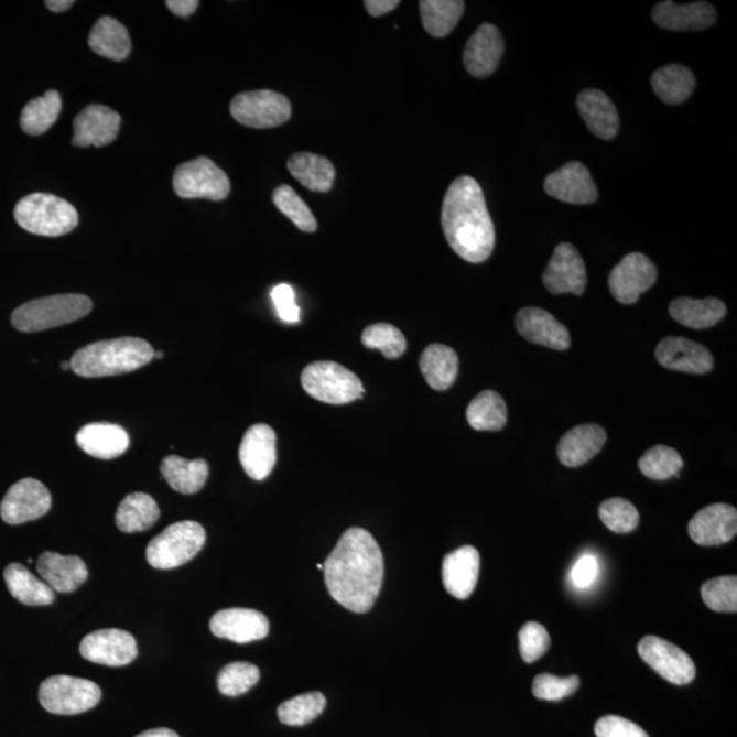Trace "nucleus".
<instances>
[{"mask_svg":"<svg viewBox=\"0 0 737 737\" xmlns=\"http://www.w3.org/2000/svg\"><path fill=\"white\" fill-rule=\"evenodd\" d=\"M324 573L336 603L354 614H367L381 592L384 557L369 531L351 528L325 560Z\"/></svg>","mask_w":737,"mask_h":737,"instance_id":"nucleus-1","label":"nucleus"},{"mask_svg":"<svg viewBox=\"0 0 737 737\" xmlns=\"http://www.w3.org/2000/svg\"><path fill=\"white\" fill-rule=\"evenodd\" d=\"M442 226L451 249L460 259L479 264L495 249L496 234L481 186L470 176L455 180L445 193Z\"/></svg>","mask_w":737,"mask_h":737,"instance_id":"nucleus-2","label":"nucleus"},{"mask_svg":"<svg viewBox=\"0 0 737 737\" xmlns=\"http://www.w3.org/2000/svg\"><path fill=\"white\" fill-rule=\"evenodd\" d=\"M154 359L150 343L139 338H119L93 343L78 350L71 359L74 373L85 379H97L130 373Z\"/></svg>","mask_w":737,"mask_h":737,"instance_id":"nucleus-3","label":"nucleus"},{"mask_svg":"<svg viewBox=\"0 0 737 737\" xmlns=\"http://www.w3.org/2000/svg\"><path fill=\"white\" fill-rule=\"evenodd\" d=\"M94 304L82 294H61L33 300L17 307L11 324L21 333H42L88 316Z\"/></svg>","mask_w":737,"mask_h":737,"instance_id":"nucleus-4","label":"nucleus"},{"mask_svg":"<svg viewBox=\"0 0 737 737\" xmlns=\"http://www.w3.org/2000/svg\"><path fill=\"white\" fill-rule=\"evenodd\" d=\"M20 227L40 237H62L78 225V213L71 203L54 194L33 193L15 205Z\"/></svg>","mask_w":737,"mask_h":737,"instance_id":"nucleus-5","label":"nucleus"},{"mask_svg":"<svg viewBox=\"0 0 737 737\" xmlns=\"http://www.w3.org/2000/svg\"><path fill=\"white\" fill-rule=\"evenodd\" d=\"M207 534L192 521L169 525L147 546V560L153 568L173 570L191 562L203 550Z\"/></svg>","mask_w":737,"mask_h":737,"instance_id":"nucleus-6","label":"nucleus"},{"mask_svg":"<svg viewBox=\"0 0 737 737\" xmlns=\"http://www.w3.org/2000/svg\"><path fill=\"white\" fill-rule=\"evenodd\" d=\"M302 387L308 395L327 404H347L362 399L365 388L357 375L342 365L318 361L307 365L301 375Z\"/></svg>","mask_w":737,"mask_h":737,"instance_id":"nucleus-7","label":"nucleus"},{"mask_svg":"<svg viewBox=\"0 0 737 737\" xmlns=\"http://www.w3.org/2000/svg\"><path fill=\"white\" fill-rule=\"evenodd\" d=\"M39 700L50 713L73 716L99 704L101 690L90 680L59 675L44 680L40 685Z\"/></svg>","mask_w":737,"mask_h":737,"instance_id":"nucleus-8","label":"nucleus"},{"mask_svg":"<svg viewBox=\"0 0 737 737\" xmlns=\"http://www.w3.org/2000/svg\"><path fill=\"white\" fill-rule=\"evenodd\" d=\"M173 185L181 198H207L210 202H221L231 191L225 171L208 158L181 164L175 170Z\"/></svg>","mask_w":737,"mask_h":737,"instance_id":"nucleus-9","label":"nucleus"},{"mask_svg":"<svg viewBox=\"0 0 737 737\" xmlns=\"http://www.w3.org/2000/svg\"><path fill=\"white\" fill-rule=\"evenodd\" d=\"M231 116L237 122L251 129H272L291 118L288 97L273 90H253L234 97Z\"/></svg>","mask_w":737,"mask_h":737,"instance_id":"nucleus-10","label":"nucleus"},{"mask_svg":"<svg viewBox=\"0 0 737 737\" xmlns=\"http://www.w3.org/2000/svg\"><path fill=\"white\" fill-rule=\"evenodd\" d=\"M638 653L651 670L672 684H690L696 676V668L691 657L665 639L644 637L638 643Z\"/></svg>","mask_w":737,"mask_h":737,"instance_id":"nucleus-11","label":"nucleus"},{"mask_svg":"<svg viewBox=\"0 0 737 737\" xmlns=\"http://www.w3.org/2000/svg\"><path fill=\"white\" fill-rule=\"evenodd\" d=\"M657 280L654 262L642 253L627 254L609 275L610 294L622 305H632Z\"/></svg>","mask_w":737,"mask_h":737,"instance_id":"nucleus-12","label":"nucleus"},{"mask_svg":"<svg viewBox=\"0 0 737 737\" xmlns=\"http://www.w3.org/2000/svg\"><path fill=\"white\" fill-rule=\"evenodd\" d=\"M53 500L45 485L37 479L25 478L6 494L0 505V517L9 524L36 521L50 511Z\"/></svg>","mask_w":737,"mask_h":737,"instance_id":"nucleus-13","label":"nucleus"},{"mask_svg":"<svg viewBox=\"0 0 737 737\" xmlns=\"http://www.w3.org/2000/svg\"><path fill=\"white\" fill-rule=\"evenodd\" d=\"M542 282L554 295H584L587 273L584 259L574 245L560 243L548 262Z\"/></svg>","mask_w":737,"mask_h":737,"instance_id":"nucleus-14","label":"nucleus"},{"mask_svg":"<svg viewBox=\"0 0 737 737\" xmlns=\"http://www.w3.org/2000/svg\"><path fill=\"white\" fill-rule=\"evenodd\" d=\"M85 660L106 666H124L139 654L137 642L130 632L107 628L88 633L79 644Z\"/></svg>","mask_w":737,"mask_h":737,"instance_id":"nucleus-15","label":"nucleus"},{"mask_svg":"<svg viewBox=\"0 0 737 737\" xmlns=\"http://www.w3.org/2000/svg\"><path fill=\"white\" fill-rule=\"evenodd\" d=\"M545 192L559 202L590 205L597 202L598 191L585 164L570 162L546 176Z\"/></svg>","mask_w":737,"mask_h":737,"instance_id":"nucleus-16","label":"nucleus"},{"mask_svg":"<svg viewBox=\"0 0 737 737\" xmlns=\"http://www.w3.org/2000/svg\"><path fill=\"white\" fill-rule=\"evenodd\" d=\"M214 636L236 643L261 641L270 632L267 616L254 609H223L209 622Z\"/></svg>","mask_w":737,"mask_h":737,"instance_id":"nucleus-17","label":"nucleus"},{"mask_svg":"<svg viewBox=\"0 0 737 737\" xmlns=\"http://www.w3.org/2000/svg\"><path fill=\"white\" fill-rule=\"evenodd\" d=\"M277 459L275 431L265 424L249 427L239 447V460L245 473L256 481H262L272 473Z\"/></svg>","mask_w":737,"mask_h":737,"instance_id":"nucleus-18","label":"nucleus"},{"mask_svg":"<svg viewBox=\"0 0 737 737\" xmlns=\"http://www.w3.org/2000/svg\"><path fill=\"white\" fill-rule=\"evenodd\" d=\"M736 533V508L723 502L704 508L689 523L691 540L701 546L727 544L735 539Z\"/></svg>","mask_w":737,"mask_h":737,"instance_id":"nucleus-19","label":"nucleus"},{"mask_svg":"<svg viewBox=\"0 0 737 737\" xmlns=\"http://www.w3.org/2000/svg\"><path fill=\"white\" fill-rule=\"evenodd\" d=\"M655 358L661 367L690 375L708 373L714 365L712 353L705 346L676 336H670L659 343Z\"/></svg>","mask_w":737,"mask_h":737,"instance_id":"nucleus-20","label":"nucleus"},{"mask_svg":"<svg viewBox=\"0 0 737 737\" xmlns=\"http://www.w3.org/2000/svg\"><path fill=\"white\" fill-rule=\"evenodd\" d=\"M121 116L106 106H88L74 119L73 145L105 147L116 141Z\"/></svg>","mask_w":737,"mask_h":737,"instance_id":"nucleus-21","label":"nucleus"},{"mask_svg":"<svg viewBox=\"0 0 737 737\" xmlns=\"http://www.w3.org/2000/svg\"><path fill=\"white\" fill-rule=\"evenodd\" d=\"M505 54V40L495 25L484 24L468 39L463 51V63L473 77L485 78L499 67Z\"/></svg>","mask_w":737,"mask_h":737,"instance_id":"nucleus-22","label":"nucleus"},{"mask_svg":"<svg viewBox=\"0 0 737 737\" xmlns=\"http://www.w3.org/2000/svg\"><path fill=\"white\" fill-rule=\"evenodd\" d=\"M516 324L518 333L534 345L557 351L567 350L571 346L568 329L544 308H521L517 314Z\"/></svg>","mask_w":737,"mask_h":737,"instance_id":"nucleus-23","label":"nucleus"},{"mask_svg":"<svg viewBox=\"0 0 737 737\" xmlns=\"http://www.w3.org/2000/svg\"><path fill=\"white\" fill-rule=\"evenodd\" d=\"M716 9L706 2L676 4L666 0L653 9L655 24L666 31H705L716 22Z\"/></svg>","mask_w":737,"mask_h":737,"instance_id":"nucleus-24","label":"nucleus"},{"mask_svg":"<svg viewBox=\"0 0 737 737\" xmlns=\"http://www.w3.org/2000/svg\"><path fill=\"white\" fill-rule=\"evenodd\" d=\"M481 557L476 548L466 545L447 554L443 562V584L451 596L467 599L477 586Z\"/></svg>","mask_w":737,"mask_h":737,"instance_id":"nucleus-25","label":"nucleus"},{"mask_svg":"<svg viewBox=\"0 0 737 737\" xmlns=\"http://www.w3.org/2000/svg\"><path fill=\"white\" fill-rule=\"evenodd\" d=\"M37 573L54 592L72 593L88 578V568L78 556L44 552L37 560Z\"/></svg>","mask_w":737,"mask_h":737,"instance_id":"nucleus-26","label":"nucleus"},{"mask_svg":"<svg viewBox=\"0 0 737 737\" xmlns=\"http://www.w3.org/2000/svg\"><path fill=\"white\" fill-rule=\"evenodd\" d=\"M608 434L604 427L596 424H585L574 427L564 434L557 444L559 460L567 467L584 466L594 456L601 453Z\"/></svg>","mask_w":737,"mask_h":737,"instance_id":"nucleus-27","label":"nucleus"},{"mask_svg":"<svg viewBox=\"0 0 737 737\" xmlns=\"http://www.w3.org/2000/svg\"><path fill=\"white\" fill-rule=\"evenodd\" d=\"M78 447L97 459H116L129 448V434L122 426L96 422L77 433Z\"/></svg>","mask_w":737,"mask_h":737,"instance_id":"nucleus-28","label":"nucleus"},{"mask_svg":"<svg viewBox=\"0 0 737 737\" xmlns=\"http://www.w3.org/2000/svg\"><path fill=\"white\" fill-rule=\"evenodd\" d=\"M576 106L588 130L598 139L613 140L619 133L620 119L613 100L597 89L579 94Z\"/></svg>","mask_w":737,"mask_h":737,"instance_id":"nucleus-29","label":"nucleus"},{"mask_svg":"<svg viewBox=\"0 0 737 737\" xmlns=\"http://www.w3.org/2000/svg\"><path fill=\"white\" fill-rule=\"evenodd\" d=\"M421 373L434 391H447L459 373L458 354L448 346H427L420 358Z\"/></svg>","mask_w":737,"mask_h":737,"instance_id":"nucleus-30","label":"nucleus"},{"mask_svg":"<svg viewBox=\"0 0 737 737\" xmlns=\"http://www.w3.org/2000/svg\"><path fill=\"white\" fill-rule=\"evenodd\" d=\"M4 582L11 596L28 607H44L54 603L55 592L36 578L25 565L13 563L4 570Z\"/></svg>","mask_w":737,"mask_h":737,"instance_id":"nucleus-31","label":"nucleus"},{"mask_svg":"<svg viewBox=\"0 0 737 737\" xmlns=\"http://www.w3.org/2000/svg\"><path fill=\"white\" fill-rule=\"evenodd\" d=\"M670 314L684 327L706 329L722 322L727 314V306L716 299L693 300L682 296L671 302Z\"/></svg>","mask_w":737,"mask_h":737,"instance_id":"nucleus-32","label":"nucleus"},{"mask_svg":"<svg viewBox=\"0 0 737 737\" xmlns=\"http://www.w3.org/2000/svg\"><path fill=\"white\" fill-rule=\"evenodd\" d=\"M288 167L290 174L311 192L327 193L334 186V164L318 154L295 153L289 159Z\"/></svg>","mask_w":737,"mask_h":737,"instance_id":"nucleus-33","label":"nucleus"},{"mask_svg":"<svg viewBox=\"0 0 737 737\" xmlns=\"http://www.w3.org/2000/svg\"><path fill=\"white\" fill-rule=\"evenodd\" d=\"M160 472L171 488L182 495H194L207 483L209 466L204 459L186 460L181 456L170 455L162 462Z\"/></svg>","mask_w":737,"mask_h":737,"instance_id":"nucleus-34","label":"nucleus"},{"mask_svg":"<svg viewBox=\"0 0 737 737\" xmlns=\"http://www.w3.org/2000/svg\"><path fill=\"white\" fill-rule=\"evenodd\" d=\"M89 47L102 58L124 61L131 51L129 32L112 17H101L90 31Z\"/></svg>","mask_w":737,"mask_h":737,"instance_id":"nucleus-35","label":"nucleus"},{"mask_svg":"<svg viewBox=\"0 0 737 737\" xmlns=\"http://www.w3.org/2000/svg\"><path fill=\"white\" fill-rule=\"evenodd\" d=\"M160 510L153 497L147 494L126 496L118 507L116 522L123 533H140L150 530L159 521Z\"/></svg>","mask_w":737,"mask_h":737,"instance_id":"nucleus-36","label":"nucleus"},{"mask_svg":"<svg viewBox=\"0 0 737 737\" xmlns=\"http://www.w3.org/2000/svg\"><path fill=\"white\" fill-rule=\"evenodd\" d=\"M695 84L693 72L676 63L659 68L651 77L655 95L670 106L682 105L694 93Z\"/></svg>","mask_w":737,"mask_h":737,"instance_id":"nucleus-37","label":"nucleus"},{"mask_svg":"<svg viewBox=\"0 0 737 737\" xmlns=\"http://www.w3.org/2000/svg\"><path fill=\"white\" fill-rule=\"evenodd\" d=\"M507 415L505 399L490 390L474 398L466 410L468 425L479 432L501 431L507 424Z\"/></svg>","mask_w":737,"mask_h":737,"instance_id":"nucleus-38","label":"nucleus"},{"mask_svg":"<svg viewBox=\"0 0 737 737\" xmlns=\"http://www.w3.org/2000/svg\"><path fill=\"white\" fill-rule=\"evenodd\" d=\"M421 20L425 31L433 37L448 36L455 30L465 11L462 0H422Z\"/></svg>","mask_w":737,"mask_h":737,"instance_id":"nucleus-39","label":"nucleus"},{"mask_svg":"<svg viewBox=\"0 0 737 737\" xmlns=\"http://www.w3.org/2000/svg\"><path fill=\"white\" fill-rule=\"evenodd\" d=\"M61 111V95L56 90H48L24 107L20 119L21 128L30 136L44 134L58 121Z\"/></svg>","mask_w":737,"mask_h":737,"instance_id":"nucleus-40","label":"nucleus"},{"mask_svg":"<svg viewBox=\"0 0 737 737\" xmlns=\"http://www.w3.org/2000/svg\"><path fill=\"white\" fill-rule=\"evenodd\" d=\"M327 700L322 693H306L283 702L278 708L280 723L289 727H304L322 716Z\"/></svg>","mask_w":737,"mask_h":737,"instance_id":"nucleus-41","label":"nucleus"},{"mask_svg":"<svg viewBox=\"0 0 737 737\" xmlns=\"http://www.w3.org/2000/svg\"><path fill=\"white\" fill-rule=\"evenodd\" d=\"M683 466L682 456L666 445H655L646 451L642 458L639 459V470L644 477L654 479V481H666V479L676 477Z\"/></svg>","mask_w":737,"mask_h":737,"instance_id":"nucleus-42","label":"nucleus"},{"mask_svg":"<svg viewBox=\"0 0 737 737\" xmlns=\"http://www.w3.org/2000/svg\"><path fill=\"white\" fill-rule=\"evenodd\" d=\"M362 345L370 350H380L387 359H398L408 350V340L397 327L380 323L369 325L362 334Z\"/></svg>","mask_w":737,"mask_h":737,"instance_id":"nucleus-43","label":"nucleus"},{"mask_svg":"<svg viewBox=\"0 0 737 737\" xmlns=\"http://www.w3.org/2000/svg\"><path fill=\"white\" fill-rule=\"evenodd\" d=\"M273 204L284 216H288L301 231H317V220L307 207L304 199L295 193L293 187L282 185L273 192Z\"/></svg>","mask_w":737,"mask_h":737,"instance_id":"nucleus-44","label":"nucleus"},{"mask_svg":"<svg viewBox=\"0 0 737 737\" xmlns=\"http://www.w3.org/2000/svg\"><path fill=\"white\" fill-rule=\"evenodd\" d=\"M260 680V670L250 662H231L217 676V687L223 695L239 696L248 693Z\"/></svg>","mask_w":737,"mask_h":737,"instance_id":"nucleus-45","label":"nucleus"},{"mask_svg":"<svg viewBox=\"0 0 737 737\" xmlns=\"http://www.w3.org/2000/svg\"><path fill=\"white\" fill-rule=\"evenodd\" d=\"M702 598L707 608L719 614L737 613V578L733 576H719L707 581L702 586Z\"/></svg>","mask_w":737,"mask_h":737,"instance_id":"nucleus-46","label":"nucleus"},{"mask_svg":"<svg viewBox=\"0 0 737 737\" xmlns=\"http://www.w3.org/2000/svg\"><path fill=\"white\" fill-rule=\"evenodd\" d=\"M599 518L609 530L617 534H627L636 530L639 524V512L632 502L615 497L599 506Z\"/></svg>","mask_w":737,"mask_h":737,"instance_id":"nucleus-47","label":"nucleus"},{"mask_svg":"<svg viewBox=\"0 0 737 737\" xmlns=\"http://www.w3.org/2000/svg\"><path fill=\"white\" fill-rule=\"evenodd\" d=\"M578 676L557 678L550 673H541L533 682V695L542 701H562L578 691Z\"/></svg>","mask_w":737,"mask_h":737,"instance_id":"nucleus-48","label":"nucleus"},{"mask_svg":"<svg viewBox=\"0 0 737 737\" xmlns=\"http://www.w3.org/2000/svg\"><path fill=\"white\" fill-rule=\"evenodd\" d=\"M551 637L540 622L529 621L519 631V650L524 662L533 664L550 649Z\"/></svg>","mask_w":737,"mask_h":737,"instance_id":"nucleus-49","label":"nucleus"},{"mask_svg":"<svg viewBox=\"0 0 737 737\" xmlns=\"http://www.w3.org/2000/svg\"><path fill=\"white\" fill-rule=\"evenodd\" d=\"M594 733L597 737H649L639 725L619 716L599 718Z\"/></svg>","mask_w":737,"mask_h":737,"instance_id":"nucleus-50","label":"nucleus"},{"mask_svg":"<svg viewBox=\"0 0 737 737\" xmlns=\"http://www.w3.org/2000/svg\"><path fill=\"white\" fill-rule=\"evenodd\" d=\"M271 299L275 305L280 319L284 323L296 324L301 319V308L295 304V293L289 284H279L272 290Z\"/></svg>","mask_w":737,"mask_h":737,"instance_id":"nucleus-51","label":"nucleus"},{"mask_svg":"<svg viewBox=\"0 0 737 737\" xmlns=\"http://www.w3.org/2000/svg\"><path fill=\"white\" fill-rule=\"evenodd\" d=\"M597 575L598 562L592 554L582 556L574 565L573 571H571V579H573L574 585L579 588L592 586L593 582L597 579Z\"/></svg>","mask_w":737,"mask_h":737,"instance_id":"nucleus-52","label":"nucleus"},{"mask_svg":"<svg viewBox=\"0 0 737 737\" xmlns=\"http://www.w3.org/2000/svg\"><path fill=\"white\" fill-rule=\"evenodd\" d=\"M364 4L371 17H381L395 10L400 2L399 0H367Z\"/></svg>","mask_w":737,"mask_h":737,"instance_id":"nucleus-53","label":"nucleus"},{"mask_svg":"<svg viewBox=\"0 0 737 737\" xmlns=\"http://www.w3.org/2000/svg\"><path fill=\"white\" fill-rule=\"evenodd\" d=\"M169 10L173 11L175 15L178 17H188L197 10L199 2L197 0H169L165 2Z\"/></svg>","mask_w":737,"mask_h":737,"instance_id":"nucleus-54","label":"nucleus"},{"mask_svg":"<svg viewBox=\"0 0 737 737\" xmlns=\"http://www.w3.org/2000/svg\"><path fill=\"white\" fill-rule=\"evenodd\" d=\"M73 4V0H48V2H45V6L55 13H63V11L71 9Z\"/></svg>","mask_w":737,"mask_h":737,"instance_id":"nucleus-55","label":"nucleus"},{"mask_svg":"<svg viewBox=\"0 0 737 737\" xmlns=\"http://www.w3.org/2000/svg\"><path fill=\"white\" fill-rule=\"evenodd\" d=\"M136 737H180V736L178 734L174 733L173 729L156 728V729L145 730V733H142L141 735Z\"/></svg>","mask_w":737,"mask_h":737,"instance_id":"nucleus-56","label":"nucleus"},{"mask_svg":"<svg viewBox=\"0 0 737 737\" xmlns=\"http://www.w3.org/2000/svg\"><path fill=\"white\" fill-rule=\"evenodd\" d=\"M71 369H72L71 361L62 364V370L67 371V370H71Z\"/></svg>","mask_w":737,"mask_h":737,"instance_id":"nucleus-57","label":"nucleus"},{"mask_svg":"<svg viewBox=\"0 0 737 737\" xmlns=\"http://www.w3.org/2000/svg\"><path fill=\"white\" fill-rule=\"evenodd\" d=\"M163 357H164V353H163V351L154 353V358H156V359H163Z\"/></svg>","mask_w":737,"mask_h":737,"instance_id":"nucleus-58","label":"nucleus"}]
</instances>
